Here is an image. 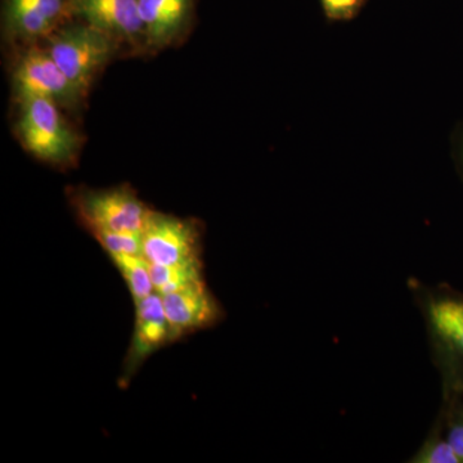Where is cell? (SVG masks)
<instances>
[{
	"mask_svg": "<svg viewBox=\"0 0 463 463\" xmlns=\"http://www.w3.org/2000/svg\"><path fill=\"white\" fill-rule=\"evenodd\" d=\"M410 463H461L444 434L441 423L435 419L430 431L419 449L408 459Z\"/></svg>",
	"mask_w": 463,
	"mask_h": 463,
	"instance_id": "obj_14",
	"label": "cell"
},
{
	"mask_svg": "<svg viewBox=\"0 0 463 463\" xmlns=\"http://www.w3.org/2000/svg\"><path fill=\"white\" fill-rule=\"evenodd\" d=\"M109 257L111 255H143L142 234L109 233L99 232L93 234Z\"/></svg>",
	"mask_w": 463,
	"mask_h": 463,
	"instance_id": "obj_16",
	"label": "cell"
},
{
	"mask_svg": "<svg viewBox=\"0 0 463 463\" xmlns=\"http://www.w3.org/2000/svg\"><path fill=\"white\" fill-rule=\"evenodd\" d=\"M72 9L88 25L112 39L141 44L146 43L145 24L138 0H74Z\"/></svg>",
	"mask_w": 463,
	"mask_h": 463,
	"instance_id": "obj_9",
	"label": "cell"
},
{
	"mask_svg": "<svg viewBox=\"0 0 463 463\" xmlns=\"http://www.w3.org/2000/svg\"><path fill=\"white\" fill-rule=\"evenodd\" d=\"M114 48L111 36L87 24L61 30L52 36L47 51L85 97L99 70L114 54Z\"/></svg>",
	"mask_w": 463,
	"mask_h": 463,
	"instance_id": "obj_4",
	"label": "cell"
},
{
	"mask_svg": "<svg viewBox=\"0 0 463 463\" xmlns=\"http://www.w3.org/2000/svg\"><path fill=\"white\" fill-rule=\"evenodd\" d=\"M161 298L172 344L196 332L210 330L224 321V307L212 289L207 288L206 281L194 283Z\"/></svg>",
	"mask_w": 463,
	"mask_h": 463,
	"instance_id": "obj_8",
	"label": "cell"
},
{
	"mask_svg": "<svg viewBox=\"0 0 463 463\" xmlns=\"http://www.w3.org/2000/svg\"><path fill=\"white\" fill-rule=\"evenodd\" d=\"M71 203L81 223L91 234L99 232L142 234L152 212L128 185L108 190H76Z\"/></svg>",
	"mask_w": 463,
	"mask_h": 463,
	"instance_id": "obj_3",
	"label": "cell"
},
{
	"mask_svg": "<svg viewBox=\"0 0 463 463\" xmlns=\"http://www.w3.org/2000/svg\"><path fill=\"white\" fill-rule=\"evenodd\" d=\"M21 103L18 134L27 151L52 165L72 163L79 151V137L67 125L57 103L38 97Z\"/></svg>",
	"mask_w": 463,
	"mask_h": 463,
	"instance_id": "obj_2",
	"label": "cell"
},
{
	"mask_svg": "<svg viewBox=\"0 0 463 463\" xmlns=\"http://www.w3.org/2000/svg\"><path fill=\"white\" fill-rule=\"evenodd\" d=\"M155 292L164 297L194 283L205 281L203 261L182 265L149 264Z\"/></svg>",
	"mask_w": 463,
	"mask_h": 463,
	"instance_id": "obj_12",
	"label": "cell"
},
{
	"mask_svg": "<svg viewBox=\"0 0 463 463\" xmlns=\"http://www.w3.org/2000/svg\"><path fill=\"white\" fill-rule=\"evenodd\" d=\"M437 419L459 462L463 463V397L441 399Z\"/></svg>",
	"mask_w": 463,
	"mask_h": 463,
	"instance_id": "obj_15",
	"label": "cell"
},
{
	"mask_svg": "<svg viewBox=\"0 0 463 463\" xmlns=\"http://www.w3.org/2000/svg\"><path fill=\"white\" fill-rule=\"evenodd\" d=\"M65 12V0H7L5 20L17 38L33 41L53 32Z\"/></svg>",
	"mask_w": 463,
	"mask_h": 463,
	"instance_id": "obj_11",
	"label": "cell"
},
{
	"mask_svg": "<svg viewBox=\"0 0 463 463\" xmlns=\"http://www.w3.org/2000/svg\"><path fill=\"white\" fill-rule=\"evenodd\" d=\"M364 0H322L326 14L332 20H349L354 17Z\"/></svg>",
	"mask_w": 463,
	"mask_h": 463,
	"instance_id": "obj_17",
	"label": "cell"
},
{
	"mask_svg": "<svg viewBox=\"0 0 463 463\" xmlns=\"http://www.w3.org/2000/svg\"><path fill=\"white\" fill-rule=\"evenodd\" d=\"M199 222L152 210L142 232L143 255L149 264L182 265L203 260Z\"/></svg>",
	"mask_w": 463,
	"mask_h": 463,
	"instance_id": "obj_5",
	"label": "cell"
},
{
	"mask_svg": "<svg viewBox=\"0 0 463 463\" xmlns=\"http://www.w3.org/2000/svg\"><path fill=\"white\" fill-rule=\"evenodd\" d=\"M136 307V321L127 355H125L118 386L128 388L142 365L155 353L172 345L169 323H167L163 298L157 292L139 301Z\"/></svg>",
	"mask_w": 463,
	"mask_h": 463,
	"instance_id": "obj_7",
	"label": "cell"
},
{
	"mask_svg": "<svg viewBox=\"0 0 463 463\" xmlns=\"http://www.w3.org/2000/svg\"><path fill=\"white\" fill-rule=\"evenodd\" d=\"M425 326L432 364L440 377L441 399L463 397V292L448 283L407 282Z\"/></svg>",
	"mask_w": 463,
	"mask_h": 463,
	"instance_id": "obj_1",
	"label": "cell"
},
{
	"mask_svg": "<svg viewBox=\"0 0 463 463\" xmlns=\"http://www.w3.org/2000/svg\"><path fill=\"white\" fill-rule=\"evenodd\" d=\"M457 161H458V169L463 178V128L458 136V145H457Z\"/></svg>",
	"mask_w": 463,
	"mask_h": 463,
	"instance_id": "obj_18",
	"label": "cell"
},
{
	"mask_svg": "<svg viewBox=\"0 0 463 463\" xmlns=\"http://www.w3.org/2000/svg\"><path fill=\"white\" fill-rule=\"evenodd\" d=\"M109 258L123 277L134 306L154 294L149 263L145 255H111Z\"/></svg>",
	"mask_w": 463,
	"mask_h": 463,
	"instance_id": "obj_13",
	"label": "cell"
},
{
	"mask_svg": "<svg viewBox=\"0 0 463 463\" xmlns=\"http://www.w3.org/2000/svg\"><path fill=\"white\" fill-rule=\"evenodd\" d=\"M146 30V44L160 48L172 44L187 25L192 0H138Z\"/></svg>",
	"mask_w": 463,
	"mask_h": 463,
	"instance_id": "obj_10",
	"label": "cell"
},
{
	"mask_svg": "<svg viewBox=\"0 0 463 463\" xmlns=\"http://www.w3.org/2000/svg\"><path fill=\"white\" fill-rule=\"evenodd\" d=\"M14 79L21 100L38 97L53 100L58 106L75 108L83 99L47 50L27 52L14 70Z\"/></svg>",
	"mask_w": 463,
	"mask_h": 463,
	"instance_id": "obj_6",
	"label": "cell"
}]
</instances>
